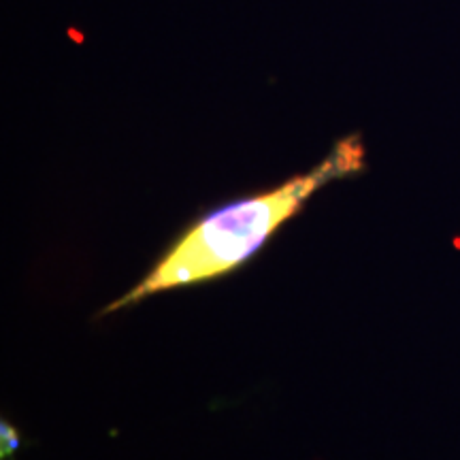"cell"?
Wrapping results in <instances>:
<instances>
[{"label": "cell", "instance_id": "2", "mask_svg": "<svg viewBox=\"0 0 460 460\" xmlns=\"http://www.w3.org/2000/svg\"><path fill=\"white\" fill-rule=\"evenodd\" d=\"M24 435L7 420H3L0 422V460H15L17 454L24 450Z\"/></svg>", "mask_w": 460, "mask_h": 460}, {"label": "cell", "instance_id": "1", "mask_svg": "<svg viewBox=\"0 0 460 460\" xmlns=\"http://www.w3.org/2000/svg\"><path fill=\"white\" fill-rule=\"evenodd\" d=\"M367 169V154L358 135L345 137L332 149L324 163L305 175L292 177L284 186L267 194L239 200L220 211H214L194 224L183 237L171 247L147 278L135 286L128 295L115 301L107 312L126 307L169 288L205 281L230 271L247 261L264 245L275 228L301 209L315 190L337 177H348Z\"/></svg>", "mask_w": 460, "mask_h": 460}]
</instances>
